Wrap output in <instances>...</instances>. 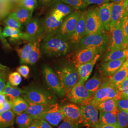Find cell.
I'll use <instances>...</instances> for the list:
<instances>
[{"label": "cell", "instance_id": "1", "mask_svg": "<svg viewBox=\"0 0 128 128\" xmlns=\"http://www.w3.org/2000/svg\"><path fill=\"white\" fill-rule=\"evenodd\" d=\"M70 40L56 33L46 36L42 40L40 50L48 56H60L70 52Z\"/></svg>", "mask_w": 128, "mask_h": 128}, {"label": "cell", "instance_id": "2", "mask_svg": "<svg viewBox=\"0 0 128 128\" xmlns=\"http://www.w3.org/2000/svg\"><path fill=\"white\" fill-rule=\"evenodd\" d=\"M121 98L122 94L119 91L117 86L112 82L108 78V79L102 82L101 86L94 94L91 98L85 102L96 105L98 103L108 99L119 100Z\"/></svg>", "mask_w": 128, "mask_h": 128}, {"label": "cell", "instance_id": "3", "mask_svg": "<svg viewBox=\"0 0 128 128\" xmlns=\"http://www.w3.org/2000/svg\"><path fill=\"white\" fill-rule=\"evenodd\" d=\"M23 94L24 98L30 104H56L57 98L49 92L35 86L26 88Z\"/></svg>", "mask_w": 128, "mask_h": 128}, {"label": "cell", "instance_id": "4", "mask_svg": "<svg viewBox=\"0 0 128 128\" xmlns=\"http://www.w3.org/2000/svg\"><path fill=\"white\" fill-rule=\"evenodd\" d=\"M109 41V35L104 31L83 37L76 48L78 50L84 48H96L103 51Z\"/></svg>", "mask_w": 128, "mask_h": 128}, {"label": "cell", "instance_id": "5", "mask_svg": "<svg viewBox=\"0 0 128 128\" xmlns=\"http://www.w3.org/2000/svg\"><path fill=\"white\" fill-rule=\"evenodd\" d=\"M56 74L65 96H67L79 81L77 69L75 66H66L58 69Z\"/></svg>", "mask_w": 128, "mask_h": 128}, {"label": "cell", "instance_id": "6", "mask_svg": "<svg viewBox=\"0 0 128 128\" xmlns=\"http://www.w3.org/2000/svg\"><path fill=\"white\" fill-rule=\"evenodd\" d=\"M82 115V124L87 128H100L99 110L96 105L89 102L79 104Z\"/></svg>", "mask_w": 128, "mask_h": 128}, {"label": "cell", "instance_id": "7", "mask_svg": "<svg viewBox=\"0 0 128 128\" xmlns=\"http://www.w3.org/2000/svg\"><path fill=\"white\" fill-rule=\"evenodd\" d=\"M104 31L105 29L99 17L98 7H91L87 10L86 21V36Z\"/></svg>", "mask_w": 128, "mask_h": 128}, {"label": "cell", "instance_id": "8", "mask_svg": "<svg viewBox=\"0 0 128 128\" xmlns=\"http://www.w3.org/2000/svg\"><path fill=\"white\" fill-rule=\"evenodd\" d=\"M82 12L76 10L68 16L63 21L57 32L61 37L70 40L74 31L78 21L80 18Z\"/></svg>", "mask_w": 128, "mask_h": 128}, {"label": "cell", "instance_id": "9", "mask_svg": "<svg viewBox=\"0 0 128 128\" xmlns=\"http://www.w3.org/2000/svg\"><path fill=\"white\" fill-rule=\"evenodd\" d=\"M85 82L79 81L66 96L69 101L75 104H81L90 100L94 95L84 86Z\"/></svg>", "mask_w": 128, "mask_h": 128}, {"label": "cell", "instance_id": "10", "mask_svg": "<svg viewBox=\"0 0 128 128\" xmlns=\"http://www.w3.org/2000/svg\"><path fill=\"white\" fill-rule=\"evenodd\" d=\"M25 40L28 42H34L43 39V30L41 23L37 18H31L26 24Z\"/></svg>", "mask_w": 128, "mask_h": 128}, {"label": "cell", "instance_id": "11", "mask_svg": "<svg viewBox=\"0 0 128 128\" xmlns=\"http://www.w3.org/2000/svg\"><path fill=\"white\" fill-rule=\"evenodd\" d=\"M43 73L46 83L51 90L58 96H64L65 94L61 86L60 79L53 70L49 66H46L43 69Z\"/></svg>", "mask_w": 128, "mask_h": 128}, {"label": "cell", "instance_id": "12", "mask_svg": "<svg viewBox=\"0 0 128 128\" xmlns=\"http://www.w3.org/2000/svg\"><path fill=\"white\" fill-rule=\"evenodd\" d=\"M63 20H60L51 12L41 22L43 30V38L46 36L57 33Z\"/></svg>", "mask_w": 128, "mask_h": 128}, {"label": "cell", "instance_id": "13", "mask_svg": "<svg viewBox=\"0 0 128 128\" xmlns=\"http://www.w3.org/2000/svg\"><path fill=\"white\" fill-rule=\"evenodd\" d=\"M102 51L96 48H84L78 50L72 58L73 63L77 68L78 66L92 61Z\"/></svg>", "mask_w": 128, "mask_h": 128}, {"label": "cell", "instance_id": "14", "mask_svg": "<svg viewBox=\"0 0 128 128\" xmlns=\"http://www.w3.org/2000/svg\"><path fill=\"white\" fill-rule=\"evenodd\" d=\"M64 120L76 124H82V115L80 107L75 104H68L61 106Z\"/></svg>", "mask_w": 128, "mask_h": 128}, {"label": "cell", "instance_id": "15", "mask_svg": "<svg viewBox=\"0 0 128 128\" xmlns=\"http://www.w3.org/2000/svg\"><path fill=\"white\" fill-rule=\"evenodd\" d=\"M112 34L109 51L126 49L122 30V21L110 32Z\"/></svg>", "mask_w": 128, "mask_h": 128}, {"label": "cell", "instance_id": "16", "mask_svg": "<svg viewBox=\"0 0 128 128\" xmlns=\"http://www.w3.org/2000/svg\"><path fill=\"white\" fill-rule=\"evenodd\" d=\"M38 119L46 120L53 126H57L64 120V114L61 106L56 104L53 108L44 113Z\"/></svg>", "mask_w": 128, "mask_h": 128}, {"label": "cell", "instance_id": "17", "mask_svg": "<svg viewBox=\"0 0 128 128\" xmlns=\"http://www.w3.org/2000/svg\"><path fill=\"white\" fill-rule=\"evenodd\" d=\"M87 10L82 12L73 34L70 39L71 44L76 45L83 37L86 36V21Z\"/></svg>", "mask_w": 128, "mask_h": 128}, {"label": "cell", "instance_id": "18", "mask_svg": "<svg viewBox=\"0 0 128 128\" xmlns=\"http://www.w3.org/2000/svg\"><path fill=\"white\" fill-rule=\"evenodd\" d=\"M101 54H98L91 61L82 64L76 68L80 81L84 82L87 81L88 79L92 73L94 68Z\"/></svg>", "mask_w": 128, "mask_h": 128}, {"label": "cell", "instance_id": "19", "mask_svg": "<svg viewBox=\"0 0 128 128\" xmlns=\"http://www.w3.org/2000/svg\"><path fill=\"white\" fill-rule=\"evenodd\" d=\"M126 58L106 61L101 65L100 72L105 77H109L117 71L123 65Z\"/></svg>", "mask_w": 128, "mask_h": 128}, {"label": "cell", "instance_id": "20", "mask_svg": "<svg viewBox=\"0 0 128 128\" xmlns=\"http://www.w3.org/2000/svg\"><path fill=\"white\" fill-rule=\"evenodd\" d=\"M113 2H109L98 7V12L101 22L104 28L107 32L110 31V24L111 20V12Z\"/></svg>", "mask_w": 128, "mask_h": 128}, {"label": "cell", "instance_id": "21", "mask_svg": "<svg viewBox=\"0 0 128 128\" xmlns=\"http://www.w3.org/2000/svg\"><path fill=\"white\" fill-rule=\"evenodd\" d=\"M124 14L125 10L123 1L119 3L114 4L111 12L110 32L122 21Z\"/></svg>", "mask_w": 128, "mask_h": 128}, {"label": "cell", "instance_id": "22", "mask_svg": "<svg viewBox=\"0 0 128 128\" xmlns=\"http://www.w3.org/2000/svg\"><path fill=\"white\" fill-rule=\"evenodd\" d=\"M26 112L30 115L33 120H37L46 112L51 109L55 106V104H29Z\"/></svg>", "mask_w": 128, "mask_h": 128}, {"label": "cell", "instance_id": "23", "mask_svg": "<svg viewBox=\"0 0 128 128\" xmlns=\"http://www.w3.org/2000/svg\"><path fill=\"white\" fill-rule=\"evenodd\" d=\"M116 100L114 99H108L98 103L96 106L100 111L117 115L119 110L116 104Z\"/></svg>", "mask_w": 128, "mask_h": 128}, {"label": "cell", "instance_id": "24", "mask_svg": "<svg viewBox=\"0 0 128 128\" xmlns=\"http://www.w3.org/2000/svg\"><path fill=\"white\" fill-rule=\"evenodd\" d=\"M33 12V10H30L24 7H19L12 14L22 25L23 24H26L32 18Z\"/></svg>", "mask_w": 128, "mask_h": 128}, {"label": "cell", "instance_id": "25", "mask_svg": "<svg viewBox=\"0 0 128 128\" xmlns=\"http://www.w3.org/2000/svg\"><path fill=\"white\" fill-rule=\"evenodd\" d=\"M2 92L7 97L9 98L10 101L13 102L16 98L23 94L25 93V90L16 86H12L8 82Z\"/></svg>", "mask_w": 128, "mask_h": 128}, {"label": "cell", "instance_id": "26", "mask_svg": "<svg viewBox=\"0 0 128 128\" xmlns=\"http://www.w3.org/2000/svg\"><path fill=\"white\" fill-rule=\"evenodd\" d=\"M41 40H38L34 42L32 50L25 64L33 65L36 64L40 57V42Z\"/></svg>", "mask_w": 128, "mask_h": 128}, {"label": "cell", "instance_id": "27", "mask_svg": "<svg viewBox=\"0 0 128 128\" xmlns=\"http://www.w3.org/2000/svg\"><path fill=\"white\" fill-rule=\"evenodd\" d=\"M102 83L101 76L97 72H96L94 76L84 84V86L88 91L94 94L101 86Z\"/></svg>", "mask_w": 128, "mask_h": 128}, {"label": "cell", "instance_id": "28", "mask_svg": "<svg viewBox=\"0 0 128 128\" xmlns=\"http://www.w3.org/2000/svg\"><path fill=\"white\" fill-rule=\"evenodd\" d=\"M15 114L12 110H10L0 114V128H6L14 124Z\"/></svg>", "mask_w": 128, "mask_h": 128}, {"label": "cell", "instance_id": "29", "mask_svg": "<svg viewBox=\"0 0 128 128\" xmlns=\"http://www.w3.org/2000/svg\"><path fill=\"white\" fill-rule=\"evenodd\" d=\"M30 104L24 98L18 97L12 102V110L17 115L26 112Z\"/></svg>", "mask_w": 128, "mask_h": 128}, {"label": "cell", "instance_id": "30", "mask_svg": "<svg viewBox=\"0 0 128 128\" xmlns=\"http://www.w3.org/2000/svg\"><path fill=\"white\" fill-rule=\"evenodd\" d=\"M99 119L101 125H113L119 127L117 115L112 113L100 111Z\"/></svg>", "mask_w": 128, "mask_h": 128}, {"label": "cell", "instance_id": "31", "mask_svg": "<svg viewBox=\"0 0 128 128\" xmlns=\"http://www.w3.org/2000/svg\"><path fill=\"white\" fill-rule=\"evenodd\" d=\"M2 36L4 38L10 37L14 40H25V33L22 32L20 29H16L6 26L2 33Z\"/></svg>", "mask_w": 128, "mask_h": 128}, {"label": "cell", "instance_id": "32", "mask_svg": "<svg viewBox=\"0 0 128 128\" xmlns=\"http://www.w3.org/2000/svg\"><path fill=\"white\" fill-rule=\"evenodd\" d=\"M128 77V74L124 64L113 75L108 77L110 81L118 86Z\"/></svg>", "mask_w": 128, "mask_h": 128}, {"label": "cell", "instance_id": "33", "mask_svg": "<svg viewBox=\"0 0 128 128\" xmlns=\"http://www.w3.org/2000/svg\"><path fill=\"white\" fill-rule=\"evenodd\" d=\"M16 122L19 128H27L32 124L34 120L26 112L17 115Z\"/></svg>", "mask_w": 128, "mask_h": 128}, {"label": "cell", "instance_id": "34", "mask_svg": "<svg viewBox=\"0 0 128 128\" xmlns=\"http://www.w3.org/2000/svg\"><path fill=\"white\" fill-rule=\"evenodd\" d=\"M53 9L58 12L64 18L75 11V9L72 7L64 4L60 0H56V3Z\"/></svg>", "mask_w": 128, "mask_h": 128}, {"label": "cell", "instance_id": "35", "mask_svg": "<svg viewBox=\"0 0 128 128\" xmlns=\"http://www.w3.org/2000/svg\"><path fill=\"white\" fill-rule=\"evenodd\" d=\"M34 42H28L21 48L17 49L18 56L20 58V63L25 64L32 50Z\"/></svg>", "mask_w": 128, "mask_h": 128}, {"label": "cell", "instance_id": "36", "mask_svg": "<svg viewBox=\"0 0 128 128\" xmlns=\"http://www.w3.org/2000/svg\"><path fill=\"white\" fill-rule=\"evenodd\" d=\"M127 58V50L126 49L118 50L109 51L104 59V62L122 60Z\"/></svg>", "mask_w": 128, "mask_h": 128}, {"label": "cell", "instance_id": "37", "mask_svg": "<svg viewBox=\"0 0 128 128\" xmlns=\"http://www.w3.org/2000/svg\"><path fill=\"white\" fill-rule=\"evenodd\" d=\"M12 8V4L8 0H0V20L7 16Z\"/></svg>", "mask_w": 128, "mask_h": 128}, {"label": "cell", "instance_id": "38", "mask_svg": "<svg viewBox=\"0 0 128 128\" xmlns=\"http://www.w3.org/2000/svg\"><path fill=\"white\" fill-rule=\"evenodd\" d=\"M118 126L120 128H127L128 127V113L119 110L117 115Z\"/></svg>", "mask_w": 128, "mask_h": 128}, {"label": "cell", "instance_id": "39", "mask_svg": "<svg viewBox=\"0 0 128 128\" xmlns=\"http://www.w3.org/2000/svg\"><path fill=\"white\" fill-rule=\"evenodd\" d=\"M61 2L69 5L75 10L83 9L86 7L84 0H60Z\"/></svg>", "mask_w": 128, "mask_h": 128}, {"label": "cell", "instance_id": "40", "mask_svg": "<svg viewBox=\"0 0 128 128\" xmlns=\"http://www.w3.org/2000/svg\"><path fill=\"white\" fill-rule=\"evenodd\" d=\"M4 23L6 26L16 29H20L22 26V24L14 17L12 14L10 15L5 20Z\"/></svg>", "mask_w": 128, "mask_h": 128}, {"label": "cell", "instance_id": "41", "mask_svg": "<svg viewBox=\"0 0 128 128\" xmlns=\"http://www.w3.org/2000/svg\"><path fill=\"white\" fill-rule=\"evenodd\" d=\"M18 7H22L34 10L38 5L37 0H20L18 3Z\"/></svg>", "mask_w": 128, "mask_h": 128}, {"label": "cell", "instance_id": "42", "mask_svg": "<svg viewBox=\"0 0 128 128\" xmlns=\"http://www.w3.org/2000/svg\"><path fill=\"white\" fill-rule=\"evenodd\" d=\"M122 24L124 43L127 48L128 47V15H124V17L122 20Z\"/></svg>", "mask_w": 128, "mask_h": 128}, {"label": "cell", "instance_id": "43", "mask_svg": "<svg viewBox=\"0 0 128 128\" xmlns=\"http://www.w3.org/2000/svg\"><path fill=\"white\" fill-rule=\"evenodd\" d=\"M8 80L11 86H17L22 82V78L21 75L18 72H14L10 74Z\"/></svg>", "mask_w": 128, "mask_h": 128}, {"label": "cell", "instance_id": "44", "mask_svg": "<svg viewBox=\"0 0 128 128\" xmlns=\"http://www.w3.org/2000/svg\"><path fill=\"white\" fill-rule=\"evenodd\" d=\"M117 87L122 94V98H126L128 95V78L119 84Z\"/></svg>", "mask_w": 128, "mask_h": 128}, {"label": "cell", "instance_id": "45", "mask_svg": "<svg viewBox=\"0 0 128 128\" xmlns=\"http://www.w3.org/2000/svg\"><path fill=\"white\" fill-rule=\"evenodd\" d=\"M116 104L119 110H124L128 113V99L121 98L116 100Z\"/></svg>", "mask_w": 128, "mask_h": 128}, {"label": "cell", "instance_id": "46", "mask_svg": "<svg viewBox=\"0 0 128 128\" xmlns=\"http://www.w3.org/2000/svg\"><path fill=\"white\" fill-rule=\"evenodd\" d=\"M17 70L18 73L21 75V76H22L24 78L27 79L28 78L30 69L27 66H20L17 68Z\"/></svg>", "mask_w": 128, "mask_h": 128}, {"label": "cell", "instance_id": "47", "mask_svg": "<svg viewBox=\"0 0 128 128\" xmlns=\"http://www.w3.org/2000/svg\"><path fill=\"white\" fill-rule=\"evenodd\" d=\"M63 122L58 128H80L79 124H76L68 120H63Z\"/></svg>", "mask_w": 128, "mask_h": 128}, {"label": "cell", "instance_id": "48", "mask_svg": "<svg viewBox=\"0 0 128 128\" xmlns=\"http://www.w3.org/2000/svg\"><path fill=\"white\" fill-rule=\"evenodd\" d=\"M84 0L86 6L91 4L101 5L110 2L109 0Z\"/></svg>", "mask_w": 128, "mask_h": 128}, {"label": "cell", "instance_id": "49", "mask_svg": "<svg viewBox=\"0 0 128 128\" xmlns=\"http://www.w3.org/2000/svg\"><path fill=\"white\" fill-rule=\"evenodd\" d=\"M12 101H8L4 104L0 106V114L5 112L12 110Z\"/></svg>", "mask_w": 128, "mask_h": 128}, {"label": "cell", "instance_id": "50", "mask_svg": "<svg viewBox=\"0 0 128 128\" xmlns=\"http://www.w3.org/2000/svg\"><path fill=\"white\" fill-rule=\"evenodd\" d=\"M6 84V75L4 72H0V92H3Z\"/></svg>", "mask_w": 128, "mask_h": 128}, {"label": "cell", "instance_id": "51", "mask_svg": "<svg viewBox=\"0 0 128 128\" xmlns=\"http://www.w3.org/2000/svg\"><path fill=\"white\" fill-rule=\"evenodd\" d=\"M40 122V128H53L50 124L46 120L42 119H38Z\"/></svg>", "mask_w": 128, "mask_h": 128}, {"label": "cell", "instance_id": "52", "mask_svg": "<svg viewBox=\"0 0 128 128\" xmlns=\"http://www.w3.org/2000/svg\"><path fill=\"white\" fill-rule=\"evenodd\" d=\"M8 101L7 96L3 92H0V106L4 104Z\"/></svg>", "mask_w": 128, "mask_h": 128}, {"label": "cell", "instance_id": "53", "mask_svg": "<svg viewBox=\"0 0 128 128\" xmlns=\"http://www.w3.org/2000/svg\"><path fill=\"white\" fill-rule=\"evenodd\" d=\"M27 128H40V122L39 120H34L32 124H31Z\"/></svg>", "mask_w": 128, "mask_h": 128}, {"label": "cell", "instance_id": "54", "mask_svg": "<svg viewBox=\"0 0 128 128\" xmlns=\"http://www.w3.org/2000/svg\"><path fill=\"white\" fill-rule=\"evenodd\" d=\"M55 0H40V2L42 6H47L55 1Z\"/></svg>", "mask_w": 128, "mask_h": 128}, {"label": "cell", "instance_id": "55", "mask_svg": "<svg viewBox=\"0 0 128 128\" xmlns=\"http://www.w3.org/2000/svg\"><path fill=\"white\" fill-rule=\"evenodd\" d=\"M124 9L125 10L124 15H128V0H124Z\"/></svg>", "mask_w": 128, "mask_h": 128}, {"label": "cell", "instance_id": "56", "mask_svg": "<svg viewBox=\"0 0 128 128\" xmlns=\"http://www.w3.org/2000/svg\"><path fill=\"white\" fill-rule=\"evenodd\" d=\"M100 128H120L118 126H115L113 125H101Z\"/></svg>", "mask_w": 128, "mask_h": 128}, {"label": "cell", "instance_id": "57", "mask_svg": "<svg viewBox=\"0 0 128 128\" xmlns=\"http://www.w3.org/2000/svg\"><path fill=\"white\" fill-rule=\"evenodd\" d=\"M124 66H125V68H126V69L127 72V74H128V77L127 78H128V58H127V60H126L125 61V62L124 63Z\"/></svg>", "mask_w": 128, "mask_h": 128}, {"label": "cell", "instance_id": "58", "mask_svg": "<svg viewBox=\"0 0 128 128\" xmlns=\"http://www.w3.org/2000/svg\"><path fill=\"white\" fill-rule=\"evenodd\" d=\"M110 2L113 3H119L124 1V0H109Z\"/></svg>", "mask_w": 128, "mask_h": 128}, {"label": "cell", "instance_id": "59", "mask_svg": "<svg viewBox=\"0 0 128 128\" xmlns=\"http://www.w3.org/2000/svg\"><path fill=\"white\" fill-rule=\"evenodd\" d=\"M8 0L12 4H13L18 3L20 0Z\"/></svg>", "mask_w": 128, "mask_h": 128}, {"label": "cell", "instance_id": "60", "mask_svg": "<svg viewBox=\"0 0 128 128\" xmlns=\"http://www.w3.org/2000/svg\"><path fill=\"white\" fill-rule=\"evenodd\" d=\"M6 66H3V65H2V64L0 63V71H2V70H5L6 69Z\"/></svg>", "mask_w": 128, "mask_h": 128}, {"label": "cell", "instance_id": "61", "mask_svg": "<svg viewBox=\"0 0 128 128\" xmlns=\"http://www.w3.org/2000/svg\"><path fill=\"white\" fill-rule=\"evenodd\" d=\"M2 36V29L0 28V37Z\"/></svg>", "mask_w": 128, "mask_h": 128}, {"label": "cell", "instance_id": "62", "mask_svg": "<svg viewBox=\"0 0 128 128\" xmlns=\"http://www.w3.org/2000/svg\"><path fill=\"white\" fill-rule=\"evenodd\" d=\"M127 58H128V47L127 48Z\"/></svg>", "mask_w": 128, "mask_h": 128}, {"label": "cell", "instance_id": "63", "mask_svg": "<svg viewBox=\"0 0 128 128\" xmlns=\"http://www.w3.org/2000/svg\"><path fill=\"white\" fill-rule=\"evenodd\" d=\"M126 98H128V96H127V97H126Z\"/></svg>", "mask_w": 128, "mask_h": 128}, {"label": "cell", "instance_id": "64", "mask_svg": "<svg viewBox=\"0 0 128 128\" xmlns=\"http://www.w3.org/2000/svg\"></svg>", "mask_w": 128, "mask_h": 128}]
</instances>
